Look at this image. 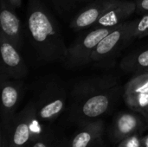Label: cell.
<instances>
[{"instance_id":"obj_1","label":"cell","mask_w":148,"mask_h":147,"mask_svg":"<svg viewBox=\"0 0 148 147\" xmlns=\"http://www.w3.org/2000/svg\"><path fill=\"white\" fill-rule=\"evenodd\" d=\"M26 25L29 42L41 60L65 62L69 48L57 21L43 0H28Z\"/></svg>"},{"instance_id":"obj_2","label":"cell","mask_w":148,"mask_h":147,"mask_svg":"<svg viewBox=\"0 0 148 147\" xmlns=\"http://www.w3.org/2000/svg\"><path fill=\"white\" fill-rule=\"evenodd\" d=\"M121 91L119 79L113 75H101L81 80L70 94L72 113L83 121L105 114Z\"/></svg>"},{"instance_id":"obj_3","label":"cell","mask_w":148,"mask_h":147,"mask_svg":"<svg viewBox=\"0 0 148 147\" xmlns=\"http://www.w3.org/2000/svg\"><path fill=\"white\" fill-rule=\"evenodd\" d=\"M67 92L62 80L49 77L42 80L38 87L36 101L34 102L40 120L52 121L64 110Z\"/></svg>"},{"instance_id":"obj_4","label":"cell","mask_w":148,"mask_h":147,"mask_svg":"<svg viewBox=\"0 0 148 147\" xmlns=\"http://www.w3.org/2000/svg\"><path fill=\"white\" fill-rule=\"evenodd\" d=\"M114 27H98L80 36L69 48L64 64L69 68H75L91 62V55L99 42Z\"/></svg>"},{"instance_id":"obj_5","label":"cell","mask_w":148,"mask_h":147,"mask_svg":"<svg viewBox=\"0 0 148 147\" xmlns=\"http://www.w3.org/2000/svg\"><path fill=\"white\" fill-rule=\"evenodd\" d=\"M133 21H126L108 34L97 45L91 55V62H107L111 61L120 50L128 43L127 35Z\"/></svg>"},{"instance_id":"obj_6","label":"cell","mask_w":148,"mask_h":147,"mask_svg":"<svg viewBox=\"0 0 148 147\" xmlns=\"http://www.w3.org/2000/svg\"><path fill=\"white\" fill-rule=\"evenodd\" d=\"M127 106L148 120V72L134 75L123 87Z\"/></svg>"},{"instance_id":"obj_7","label":"cell","mask_w":148,"mask_h":147,"mask_svg":"<svg viewBox=\"0 0 148 147\" xmlns=\"http://www.w3.org/2000/svg\"><path fill=\"white\" fill-rule=\"evenodd\" d=\"M0 53L2 58L0 77L23 80L29 73L20 50L0 33Z\"/></svg>"},{"instance_id":"obj_8","label":"cell","mask_w":148,"mask_h":147,"mask_svg":"<svg viewBox=\"0 0 148 147\" xmlns=\"http://www.w3.org/2000/svg\"><path fill=\"white\" fill-rule=\"evenodd\" d=\"M1 114L3 122L8 126L16 114V109L23 94L22 80L0 77Z\"/></svg>"},{"instance_id":"obj_9","label":"cell","mask_w":148,"mask_h":147,"mask_svg":"<svg viewBox=\"0 0 148 147\" xmlns=\"http://www.w3.org/2000/svg\"><path fill=\"white\" fill-rule=\"evenodd\" d=\"M0 27L3 34L17 49L23 46V29L15 9L7 2L0 0Z\"/></svg>"},{"instance_id":"obj_10","label":"cell","mask_w":148,"mask_h":147,"mask_svg":"<svg viewBox=\"0 0 148 147\" xmlns=\"http://www.w3.org/2000/svg\"><path fill=\"white\" fill-rule=\"evenodd\" d=\"M136 10V3L127 0H110L93 28L115 27L126 21Z\"/></svg>"},{"instance_id":"obj_11","label":"cell","mask_w":148,"mask_h":147,"mask_svg":"<svg viewBox=\"0 0 148 147\" xmlns=\"http://www.w3.org/2000/svg\"><path fill=\"white\" fill-rule=\"evenodd\" d=\"M110 0H94L79 10L70 22L74 31H82L93 27L104 12Z\"/></svg>"},{"instance_id":"obj_12","label":"cell","mask_w":148,"mask_h":147,"mask_svg":"<svg viewBox=\"0 0 148 147\" xmlns=\"http://www.w3.org/2000/svg\"><path fill=\"white\" fill-rule=\"evenodd\" d=\"M140 113L122 112L114 119V138L116 141H121L124 139L135 134L142 126L143 120Z\"/></svg>"},{"instance_id":"obj_13","label":"cell","mask_w":148,"mask_h":147,"mask_svg":"<svg viewBox=\"0 0 148 147\" xmlns=\"http://www.w3.org/2000/svg\"><path fill=\"white\" fill-rule=\"evenodd\" d=\"M104 133V122L101 120L88 121L71 139L69 147H90L101 139Z\"/></svg>"},{"instance_id":"obj_14","label":"cell","mask_w":148,"mask_h":147,"mask_svg":"<svg viewBox=\"0 0 148 147\" xmlns=\"http://www.w3.org/2000/svg\"><path fill=\"white\" fill-rule=\"evenodd\" d=\"M121 68L135 75L148 72V49L134 51L125 56L121 62Z\"/></svg>"},{"instance_id":"obj_15","label":"cell","mask_w":148,"mask_h":147,"mask_svg":"<svg viewBox=\"0 0 148 147\" xmlns=\"http://www.w3.org/2000/svg\"><path fill=\"white\" fill-rule=\"evenodd\" d=\"M94 0H43V2L52 8L60 16L67 19L75 12H77L80 8Z\"/></svg>"},{"instance_id":"obj_16","label":"cell","mask_w":148,"mask_h":147,"mask_svg":"<svg viewBox=\"0 0 148 147\" xmlns=\"http://www.w3.org/2000/svg\"><path fill=\"white\" fill-rule=\"evenodd\" d=\"M148 36V12L144 13L139 19L133 20L130 26L127 41L128 43L134 40L141 39Z\"/></svg>"},{"instance_id":"obj_17","label":"cell","mask_w":148,"mask_h":147,"mask_svg":"<svg viewBox=\"0 0 148 147\" xmlns=\"http://www.w3.org/2000/svg\"><path fill=\"white\" fill-rule=\"evenodd\" d=\"M142 138L138 134H133L121 140L118 147H141Z\"/></svg>"},{"instance_id":"obj_18","label":"cell","mask_w":148,"mask_h":147,"mask_svg":"<svg viewBox=\"0 0 148 147\" xmlns=\"http://www.w3.org/2000/svg\"><path fill=\"white\" fill-rule=\"evenodd\" d=\"M136 10L135 13L139 15H143L148 12V0H136Z\"/></svg>"},{"instance_id":"obj_19","label":"cell","mask_w":148,"mask_h":147,"mask_svg":"<svg viewBox=\"0 0 148 147\" xmlns=\"http://www.w3.org/2000/svg\"><path fill=\"white\" fill-rule=\"evenodd\" d=\"M7 2H8L15 10L20 8V6L22 5V0H7Z\"/></svg>"},{"instance_id":"obj_20","label":"cell","mask_w":148,"mask_h":147,"mask_svg":"<svg viewBox=\"0 0 148 147\" xmlns=\"http://www.w3.org/2000/svg\"><path fill=\"white\" fill-rule=\"evenodd\" d=\"M32 147H49L47 146V144L44 142V141H42V140H38V141H36L34 145H33V146Z\"/></svg>"},{"instance_id":"obj_21","label":"cell","mask_w":148,"mask_h":147,"mask_svg":"<svg viewBox=\"0 0 148 147\" xmlns=\"http://www.w3.org/2000/svg\"><path fill=\"white\" fill-rule=\"evenodd\" d=\"M90 147H105V146H104V144L102 142V139H100L98 141H96L93 146H91Z\"/></svg>"},{"instance_id":"obj_22","label":"cell","mask_w":148,"mask_h":147,"mask_svg":"<svg viewBox=\"0 0 148 147\" xmlns=\"http://www.w3.org/2000/svg\"><path fill=\"white\" fill-rule=\"evenodd\" d=\"M142 146L144 147H148V135L145 138H142Z\"/></svg>"},{"instance_id":"obj_23","label":"cell","mask_w":148,"mask_h":147,"mask_svg":"<svg viewBox=\"0 0 148 147\" xmlns=\"http://www.w3.org/2000/svg\"><path fill=\"white\" fill-rule=\"evenodd\" d=\"M141 147H144V146H141Z\"/></svg>"},{"instance_id":"obj_24","label":"cell","mask_w":148,"mask_h":147,"mask_svg":"<svg viewBox=\"0 0 148 147\" xmlns=\"http://www.w3.org/2000/svg\"><path fill=\"white\" fill-rule=\"evenodd\" d=\"M22 147H23V146H22Z\"/></svg>"}]
</instances>
